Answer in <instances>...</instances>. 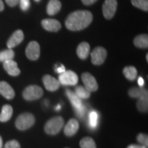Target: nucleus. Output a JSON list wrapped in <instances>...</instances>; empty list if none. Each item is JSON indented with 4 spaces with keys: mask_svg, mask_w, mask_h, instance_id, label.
<instances>
[{
    "mask_svg": "<svg viewBox=\"0 0 148 148\" xmlns=\"http://www.w3.org/2000/svg\"><path fill=\"white\" fill-rule=\"evenodd\" d=\"M13 113L12 107L9 104H5L2 107L1 112L0 114V121L6 122L10 119Z\"/></svg>",
    "mask_w": 148,
    "mask_h": 148,
    "instance_id": "aec40b11",
    "label": "nucleus"
},
{
    "mask_svg": "<svg viewBox=\"0 0 148 148\" xmlns=\"http://www.w3.org/2000/svg\"><path fill=\"white\" fill-rule=\"evenodd\" d=\"M35 123V117L32 114L25 112L16 118L15 125L20 130H25L31 127Z\"/></svg>",
    "mask_w": 148,
    "mask_h": 148,
    "instance_id": "7ed1b4c3",
    "label": "nucleus"
},
{
    "mask_svg": "<svg viewBox=\"0 0 148 148\" xmlns=\"http://www.w3.org/2000/svg\"><path fill=\"white\" fill-rule=\"evenodd\" d=\"M138 110L140 112H147L148 108V97L139 98L136 103Z\"/></svg>",
    "mask_w": 148,
    "mask_h": 148,
    "instance_id": "a878e982",
    "label": "nucleus"
},
{
    "mask_svg": "<svg viewBox=\"0 0 148 148\" xmlns=\"http://www.w3.org/2000/svg\"><path fill=\"white\" fill-rule=\"evenodd\" d=\"M5 2L8 4L9 6L14 7L18 4L19 2V0H5Z\"/></svg>",
    "mask_w": 148,
    "mask_h": 148,
    "instance_id": "473e14b6",
    "label": "nucleus"
},
{
    "mask_svg": "<svg viewBox=\"0 0 148 148\" xmlns=\"http://www.w3.org/2000/svg\"><path fill=\"white\" fill-rule=\"evenodd\" d=\"M137 140L141 145L145 146L146 147H147L148 145V137L147 135L145 134H142V133H140V134H138L137 136Z\"/></svg>",
    "mask_w": 148,
    "mask_h": 148,
    "instance_id": "c85d7f7f",
    "label": "nucleus"
},
{
    "mask_svg": "<svg viewBox=\"0 0 148 148\" xmlns=\"http://www.w3.org/2000/svg\"><path fill=\"white\" fill-rule=\"evenodd\" d=\"M35 1H39L40 0H35Z\"/></svg>",
    "mask_w": 148,
    "mask_h": 148,
    "instance_id": "a19ab883",
    "label": "nucleus"
},
{
    "mask_svg": "<svg viewBox=\"0 0 148 148\" xmlns=\"http://www.w3.org/2000/svg\"><path fill=\"white\" fill-rule=\"evenodd\" d=\"M98 115L96 111H91L89 115L90 125L92 127H95L97 125Z\"/></svg>",
    "mask_w": 148,
    "mask_h": 148,
    "instance_id": "cd10ccee",
    "label": "nucleus"
},
{
    "mask_svg": "<svg viewBox=\"0 0 148 148\" xmlns=\"http://www.w3.org/2000/svg\"><path fill=\"white\" fill-rule=\"evenodd\" d=\"M146 59H147V61H148V55H146Z\"/></svg>",
    "mask_w": 148,
    "mask_h": 148,
    "instance_id": "ea45409f",
    "label": "nucleus"
},
{
    "mask_svg": "<svg viewBox=\"0 0 148 148\" xmlns=\"http://www.w3.org/2000/svg\"><path fill=\"white\" fill-rule=\"evenodd\" d=\"M123 73L125 77L131 81L134 80L137 76V70L134 66H125L123 70Z\"/></svg>",
    "mask_w": 148,
    "mask_h": 148,
    "instance_id": "4be33fe9",
    "label": "nucleus"
},
{
    "mask_svg": "<svg viewBox=\"0 0 148 148\" xmlns=\"http://www.w3.org/2000/svg\"><path fill=\"white\" fill-rule=\"evenodd\" d=\"M127 148H147L145 147V146H143V145H129L128 147Z\"/></svg>",
    "mask_w": 148,
    "mask_h": 148,
    "instance_id": "e433bc0d",
    "label": "nucleus"
},
{
    "mask_svg": "<svg viewBox=\"0 0 148 148\" xmlns=\"http://www.w3.org/2000/svg\"><path fill=\"white\" fill-rule=\"evenodd\" d=\"M4 148H21V146L17 140H12L5 143Z\"/></svg>",
    "mask_w": 148,
    "mask_h": 148,
    "instance_id": "c756f323",
    "label": "nucleus"
},
{
    "mask_svg": "<svg viewBox=\"0 0 148 148\" xmlns=\"http://www.w3.org/2000/svg\"><path fill=\"white\" fill-rule=\"evenodd\" d=\"M97 0H82V3H84V5H91L92 3H94L96 2Z\"/></svg>",
    "mask_w": 148,
    "mask_h": 148,
    "instance_id": "f704fd0d",
    "label": "nucleus"
},
{
    "mask_svg": "<svg viewBox=\"0 0 148 148\" xmlns=\"http://www.w3.org/2000/svg\"><path fill=\"white\" fill-rule=\"evenodd\" d=\"M3 68L7 73L12 76H16L21 73V71L18 67L17 63L13 60L5 61L3 62Z\"/></svg>",
    "mask_w": 148,
    "mask_h": 148,
    "instance_id": "4468645a",
    "label": "nucleus"
},
{
    "mask_svg": "<svg viewBox=\"0 0 148 148\" xmlns=\"http://www.w3.org/2000/svg\"><path fill=\"white\" fill-rule=\"evenodd\" d=\"M61 3L59 0H49L47 6V12L49 15H54L60 11Z\"/></svg>",
    "mask_w": 148,
    "mask_h": 148,
    "instance_id": "6ab92c4d",
    "label": "nucleus"
},
{
    "mask_svg": "<svg viewBox=\"0 0 148 148\" xmlns=\"http://www.w3.org/2000/svg\"><path fill=\"white\" fill-rule=\"evenodd\" d=\"M79 129V123L76 119H70L64 126V132L66 136H72L76 134Z\"/></svg>",
    "mask_w": 148,
    "mask_h": 148,
    "instance_id": "2eb2a0df",
    "label": "nucleus"
},
{
    "mask_svg": "<svg viewBox=\"0 0 148 148\" xmlns=\"http://www.w3.org/2000/svg\"><path fill=\"white\" fill-rule=\"evenodd\" d=\"M128 95L133 98H142L148 97L147 90L143 87H133L129 90Z\"/></svg>",
    "mask_w": 148,
    "mask_h": 148,
    "instance_id": "a211bd4d",
    "label": "nucleus"
},
{
    "mask_svg": "<svg viewBox=\"0 0 148 148\" xmlns=\"http://www.w3.org/2000/svg\"><path fill=\"white\" fill-rule=\"evenodd\" d=\"M75 92L77 97L80 99H86L90 97V92L82 86H78L75 88Z\"/></svg>",
    "mask_w": 148,
    "mask_h": 148,
    "instance_id": "5701e85b",
    "label": "nucleus"
},
{
    "mask_svg": "<svg viewBox=\"0 0 148 148\" xmlns=\"http://www.w3.org/2000/svg\"><path fill=\"white\" fill-rule=\"evenodd\" d=\"M43 95V90L40 86L30 85L25 88L23 92V97L27 101H34L38 99Z\"/></svg>",
    "mask_w": 148,
    "mask_h": 148,
    "instance_id": "20e7f679",
    "label": "nucleus"
},
{
    "mask_svg": "<svg viewBox=\"0 0 148 148\" xmlns=\"http://www.w3.org/2000/svg\"><path fill=\"white\" fill-rule=\"evenodd\" d=\"M79 145L81 148H97L95 140L88 136L83 138L79 142Z\"/></svg>",
    "mask_w": 148,
    "mask_h": 148,
    "instance_id": "393cba45",
    "label": "nucleus"
},
{
    "mask_svg": "<svg viewBox=\"0 0 148 148\" xmlns=\"http://www.w3.org/2000/svg\"><path fill=\"white\" fill-rule=\"evenodd\" d=\"M75 112H76L77 116H79V117H81V116H84L85 113V108L84 106H83L82 108L78 109V110H75Z\"/></svg>",
    "mask_w": 148,
    "mask_h": 148,
    "instance_id": "72a5a7b5",
    "label": "nucleus"
},
{
    "mask_svg": "<svg viewBox=\"0 0 148 148\" xmlns=\"http://www.w3.org/2000/svg\"><path fill=\"white\" fill-rule=\"evenodd\" d=\"M117 8L116 0H106L102 7L103 14L107 19H110L113 17Z\"/></svg>",
    "mask_w": 148,
    "mask_h": 148,
    "instance_id": "0eeeda50",
    "label": "nucleus"
},
{
    "mask_svg": "<svg viewBox=\"0 0 148 148\" xmlns=\"http://www.w3.org/2000/svg\"><path fill=\"white\" fill-rule=\"evenodd\" d=\"M20 7L22 10L24 11H26L29 9L30 6V1L29 0H19Z\"/></svg>",
    "mask_w": 148,
    "mask_h": 148,
    "instance_id": "7c9ffc66",
    "label": "nucleus"
},
{
    "mask_svg": "<svg viewBox=\"0 0 148 148\" xmlns=\"http://www.w3.org/2000/svg\"><path fill=\"white\" fill-rule=\"evenodd\" d=\"M41 24L43 28L49 32H58L61 28L60 22L53 18H46L42 20Z\"/></svg>",
    "mask_w": 148,
    "mask_h": 148,
    "instance_id": "f8f14e48",
    "label": "nucleus"
},
{
    "mask_svg": "<svg viewBox=\"0 0 148 148\" xmlns=\"http://www.w3.org/2000/svg\"><path fill=\"white\" fill-rule=\"evenodd\" d=\"M58 82L64 86H74L78 82V77L73 71H65L59 75Z\"/></svg>",
    "mask_w": 148,
    "mask_h": 148,
    "instance_id": "39448f33",
    "label": "nucleus"
},
{
    "mask_svg": "<svg viewBox=\"0 0 148 148\" xmlns=\"http://www.w3.org/2000/svg\"><path fill=\"white\" fill-rule=\"evenodd\" d=\"M134 44L138 48H147L148 36L147 34H140L134 38Z\"/></svg>",
    "mask_w": 148,
    "mask_h": 148,
    "instance_id": "412c9836",
    "label": "nucleus"
},
{
    "mask_svg": "<svg viewBox=\"0 0 148 148\" xmlns=\"http://www.w3.org/2000/svg\"><path fill=\"white\" fill-rule=\"evenodd\" d=\"M14 52L12 49H5L0 52V62H4L5 61L11 60L14 58Z\"/></svg>",
    "mask_w": 148,
    "mask_h": 148,
    "instance_id": "b1692460",
    "label": "nucleus"
},
{
    "mask_svg": "<svg viewBox=\"0 0 148 148\" xmlns=\"http://www.w3.org/2000/svg\"><path fill=\"white\" fill-rule=\"evenodd\" d=\"M0 94L7 99H12L15 95V92L12 86L4 81L0 82Z\"/></svg>",
    "mask_w": 148,
    "mask_h": 148,
    "instance_id": "ddd939ff",
    "label": "nucleus"
},
{
    "mask_svg": "<svg viewBox=\"0 0 148 148\" xmlns=\"http://www.w3.org/2000/svg\"><path fill=\"white\" fill-rule=\"evenodd\" d=\"M55 71L56 72V73H58L59 74H60L65 71V68H64V66L62 65V64H60V65L59 66L56 65Z\"/></svg>",
    "mask_w": 148,
    "mask_h": 148,
    "instance_id": "2f4dec72",
    "label": "nucleus"
},
{
    "mask_svg": "<svg viewBox=\"0 0 148 148\" xmlns=\"http://www.w3.org/2000/svg\"><path fill=\"white\" fill-rule=\"evenodd\" d=\"M92 15L88 10H77L72 12L66 19V28L71 31H79L87 27L92 22Z\"/></svg>",
    "mask_w": 148,
    "mask_h": 148,
    "instance_id": "f257e3e1",
    "label": "nucleus"
},
{
    "mask_svg": "<svg viewBox=\"0 0 148 148\" xmlns=\"http://www.w3.org/2000/svg\"><path fill=\"white\" fill-rule=\"evenodd\" d=\"M90 53V45L88 42H82L77 46V54L82 60L87 58Z\"/></svg>",
    "mask_w": 148,
    "mask_h": 148,
    "instance_id": "dca6fc26",
    "label": "nucleus"
},
{
    "mask_svg": "<svg viewBox=\"0 0 148 148\" xmlns=\"http://www.w3.org/2000/svg\"><path fill=\"white\" fill-rule=\"evenodd\" d=\"M42 82L45 88L49 91H55L60 87V82L55 77L49 75H45L42 77Z\"/></svg>",
    "mask_w": 148,
    "mask_h": 148,
    "instance_id": "9d476101",
    "label": "nucleus"
},
{
    "mask_svg": "<svg viewBox=\"0 0 148 148\" xmlns=\"http://www.w3.org/2000/svg\"><path fill=\"white\" fill-rule=\"evenodd\" d=\"M40 45L36 41L29 42L26 47L25 53L27 57L31 60H36L40 56Z\"/></svg>",
    "mask_w": 148,
    "mask_h": 148,
    "instance_id": "6e6552de",
    "label": "nucleus"
},
{
    "mask_svg": "<svg viewBox=\"0 0 148 148\" xmlns=\"http://www.w3.org/2000/svg\"><path fill=\"white\" fill-rule=\"evenodd\" d=\"M138 84L139 85L140 87H143L144 85V79H143V77H139L138 78Z\"/></svg>",
    "mask_w": 148,
    "mask_h": 148,
    "instance_id": "c9c22d12",
    "label": "nucleus"
},
{
    "mask_svg": "<svg viewBox=\"0 0 148 148\" xmlns=\"http://www.w3.org/2000/svg\"><path fill=\"white\" fill-rule=\"evenodd\" d=\"M132 5L136 8L141 9L144 11L148 10V1L147 0H131Z\"/></svg>",
    "mask_w": 148,
    "mask_h": 148,
    "instance_id": "bb28decb",
    "label": "nucleus"
},
{
    "mask_svg": "<svg viewBox=\"0 0 148 148\" xmlns=\"http://www.w3.org/2000/svg\"><path fill=\"white\" fill-rule=\"evenodd\" d=\"M66 94L67 95L68 98L69 99L70 101H71V104L73 105V106L75 108V110H78V109L81 108L83 106L81 99L77 97L75 92L69 89H66Z\"/></svg>",
    "mask_w": 148,
    "mask_h": 148,
    "instance_id": "f3484780",
    "label": "nucleus"
},
{
    "mask_svg": "<svg viewBox=\"0 0 148 148\" xmlns=\"http://www.w3.org/2000/svg\"><path fill=\"white\" fill-rule=\"evenodd\" d=\"M23 38L24 34L21 30L18 29V30L15 31L7 42V47L9 49H12V48L16 47L23 41Z\"/></svg>",
    "mask_w": 148,
    "mask_h": 148,
    "instance_id": "9b49d317",
    "label": "nucleus"
},
{
    "mask_svg": "<svg viewBox=\"0 0 148 148\" xmlns=\"http://www.w3.org/2000/svg\"><path fill=\"white\" fill-rule=\"evenodd\" d=\"M82 82L84 84V87L90 92L96 91L98 89L97 81L93 75L89 73H84L82 75Z\"/></svg>",
    "mask_w": 148,
    "mask_h": 148,
    "instance_id": "1a4fd4ad",
    "label": "nucleus"
},
{
    "mask_svg": "<svg viewBox=\"0 0 148 148\" xmlns=\"http://www.w3.org/2000/svg\"><path fill=\"white\" fill-rule=\"evenodd\" d=\"M3 9H4V5H3L2 0H0V12L2 11Z\"/></svg>",
    "mask_w": 148,
    "mask_h": 148,
    "instance_id": "4c0bfd02",
    "label": "nucleus"
},
{
    "mask_svg": "<svg viewBox=\"0 0 148 148\" xmlns=\"http://www.w3.org/2000/svg\"><path fill=\"white\" fill-rule=\"evenodd\" d=\"M3 147V140H2V138L1 136H0V148H2Z\"/></svg>",
    "mask_w": 148,
    "mask_h": 148,
    "instance_id": "58836bf2",
    "label": "nucleus"
},
{
    "mask_svg": "<svg viewBox=\"0 0 148 148\" xmlns=\"http://www.w3.org/2000/svg\"><path fill=\"white\" fill-rule=\"evenodd\" d=\"M91 62L95 65H100L104 62L107 56V51L103 47H97L91 52Z\"/></svg>",
    "mask_w": 148,
    "mask_h": 148,
    "instance_id": "423d86ee",
    "label": "nucleus"
},
{
    "mask_svg": "<svg viewBox=\"0 0 148 148\" xmlns=\"http://www.w3.org/2000/svg\"><path fill=\"white\" fill-rule=\"evenodd\" d=\"M64 122V119L62 116H55L51 118L45 123V132L50 135L58 134L63 127Z\"/></svg>",
    "mask_w": 148,
    "mask_h": 148,
    "instance_id": "f03ea898",
    "label": "nucleus"
}]
</instances>
